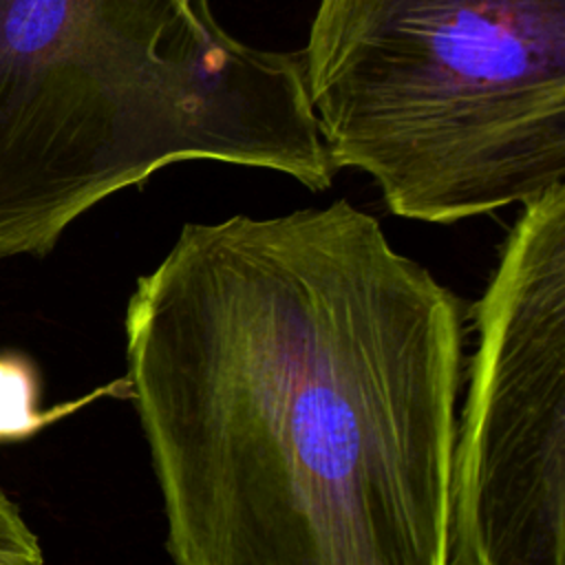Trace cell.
<instances>
[{
  "label": "cell",
  "mask_w": 565,
  "mask_h": 565,
  "mask_svg": "<svg viewBox=\"0 0 565 565\" xmlns=\"http://www.w3.org/2000/svg\"><path fill=\"white\" fill-rule=\"evenodd\" d=\"M463 302L377 218L185 223L126 309L174 565H448Z\"/></svg>",
  "instance_id": "6da1fadb"
},
{
  "label": "cell",
  "mask_w": 565,
  "mask_h": 565,
  "mask_svg": "<svg viewBox=\"0 0 565 565\" xmlns=\"http://www.w3.org/2000/svg\"><path fill=\"white\" fill-rule=\"evenodd\" d=\"M335 177L300 53L243 44L207 0H0V258L46 256L174 161Z\"/></svg>",
  "instance_id": "7a4b0ae2"
},
{
  "label": "cell",
  "mask_w": 565,
  "mask_h": 565,
  "mask_svg": "<svg viewBox=\"0 0 565 565\" xmlns=\"http://www.w3.org/2000/svg\"><path fill=\"white\" fill-rule=\"evenodd\" d=\"M302 55L335 170L455 223L565 181V0H320Z\"/></svg>",
  "instance_id": "3957f363"
},
{
  "label": "cell",
  "mask_w": 565,
  "mask_h": 565,
  "mask_svg": "<svg viewBox=\"0 0 565 565\" xmlns=\"http://www.w3.org/2000/svg\"><path fill=\"white\" fill-rule=\"evenodd\" d=\"M472 316L448 565H565V181L523 203Z\"/></svg>",
  "instance_id": "277c9868"
},
{
  "label": "cell",
  "mask_w": 565,
  "mask_h": 565,
  "mask_svg": "<svg viewBox=\"0 0 565 565\" xmlns=\"http://www.w3.org/2000/svg\"><path fill=\"white\" fill-rule=\"evenodd\" d=\"M0 565H44L38 534L0 488Z\"/></svg>",
  "instance_id": "5b68a950"
}]
</instances>
